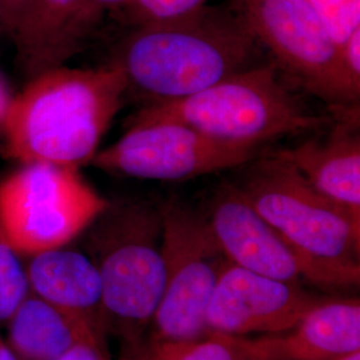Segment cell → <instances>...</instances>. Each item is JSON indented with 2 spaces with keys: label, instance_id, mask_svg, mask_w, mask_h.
<instances>
[{
  "label": "cell",
  "instance_id": "6da1fadb",
  "mask_svg": "<svg viewBox=\"0 0 360 360\" xmlns=\"http://www.w3.org/2000/svg\"><path fill=\"white\" fill-rule=\"evenodd\" d=\"M129 89L115 65H60L39 74L8 105L3 123L7 155L22 165H90Z\"/></svg>",
  "mask_w": 360,
  "mask_h": 360
},
{
  "label": "cell",
  "instance_id": "7a4b0ae2",
  "mask_svg": "<svg viewBox=\"0 0 360 360\" xmlns=\"http://www.w3.org/2000/svg\"><path fill=\"white\" fill-rule=\"evenodd\" d=\"M117 65L154 102L186 98L262 62L263 49L230 8L205 7L190 18L131 26Z\"/></svg>",
  "mask_w": 360,
  "mask_h": 360
},
{
  "label": "cell",
  "instance_id": "3957f363",
  "mask_svg": "<svg viewBox=\"0 0 360 360\" xmlns=\"http://www.w3.org/2000/svg\"><path fill=\"white\" fill-rule=\"evenodd\" d=\"M156 122H175L220 142L260 147L283 136L318 131L331 119L311 112L285 90L270 62L190 96L153 102L129 126Z\"/></svg>",
  "mask_w": 360,
  "mask_h": 360
},
{
  "label": "cell",
  "instance_id": "277c9868",
  "mask_svg": "<svg viewBox=\"0 0 360 360\" xmlns=\"http://www.w3.org/2000/svg\"><path fill=\"white\" fill-rule=\"evenodd\" d=\"M89 243L103 290L105 327L136 334L150 326L165 292L159 208L144 202H110L94 220Z\"/></svg>",
  "mask_w": 360,
  "mask_h": 360
},
{
  "label": "cell",
  "instance_id": "5b68a950",
  "mask_svg": "<svg viewBox=\"0 0 360 360\" xmlns=\"http://www.w3.org/2000/svg\"><path fill=\"white\" fill-rule=\"evenodd\" d=\"M243 167L236 186L296 250L323 262L360 266V219L324 198L274 153L260 154Z\"/></svg>",
  "mask_w": 360,
  "mask_h": 360
},
{
  "label": "cell",
  "instance_id": "8992f818",
  "mask_svg": "<svg viewBox=\"0 0 360 360\" xmlns=\"http://www.w3.org/2000/svg\"><path fill=\"white\" fill-rule=\"evenodd\" d=\"M229 8L270 52L276 70L334 111L358 107L360 91L351 84L340 49L312 0H229Z\"/></svg>",
  "mask_w": 360,
  "mask_h": 360
},
{
  "label": "cell",
  "instance_id": "52a82bcc",
  "mask_svg": "<svg viewBox=\"0 0 360 360\" xmlns=\"http://www.w3.org/2000/svg\"><path fill=\"white\" fill-rule=\"evenodd\" d=\"M110 205L79 168L28 163L0 183V227L19 255L65 247Z\"/></svg>",
  "mask_w": 360,
  "mask_h": 360
},
{
  "label": "cell",
  "instance_id": "ba28073f",
  "mask_svg": "<svg viewBox=\"0 0 360 360\" xmlns=\"http://www.w3.org/2000/svg\"><path fill=\"white\" fill-rule=\"evenodd\" d=\"M165 292L150 326L154 342H184L208 335L206 312L227 263L207 219L179 200L159 208Z\"/></svg>",
  "mask_w": 360,
  "mask_h": 360
},
{
  "label": "cell",
  "instance_id": "9c48e42d",
  "mask_svg": "<svg viewBox=\"0 0 360 360\" xmlns=\"http://www.w3.org/2000/svg\"><path fill=\"white\" fill-rule=\"evenodd\" d=\"M206 219L224 257L235 266L297 285L307 282L324 290L359 285L360 266L328 263L300 252L260 217L233 183L219 186Z\"/></svg>",
  "mask_w": 360,
  "mask_h": 360
},
{
  "label": "cell",
  "instance_id": "30bf717a",
  "mask_svg": "<svg viewBox=\"0 0 360 360\" xmlns=\"http://www.w3.org/2000/svg\"><path fill=\"white\" fill-rule=\"evenodd\" d=\"M259 155L260 147L220 142L175 122H156L129 126L90 165L129 178L176 181L242 167Z\"/></svg>",
  "mask_w": 360,
  "mask_h": 360
},
{
  "label": "cell",
  "instance_id": "8fae6325",
  "mask_svg": "<svg viewBox=\"0 0 360 360\" xmlns=\"http://www.w3.org/2000/svg\"><path fill=\"white\" fill-rule=\"evenodd\" d=\"M324 299L302 285L259 275L227 260L207 307L208 334H278L295 326Z\"/></svg>",
  "mask_w": 360,
  "mask_h": 360
},
{
  "label": "cell",
  "instance_id": "7c38bea8",
  "mask_svg": "<svg viewBox=\"0 0 360 360\" xmlns=\"http://www.w3.org/2000/svg\"><path fill=\"white\" fill-rule=\"evenodd\" d=\"M252 360H339L360 351L358 297L328 299L278 334L227 336Z\"/></svg>",
  "mask_w": 360,
  "mask_h": 360
},
{
  "label": "cell",
  "instance_id": "4fadbf2b",
  "mask_svg": "<svg viewBox=\"0 0 360 360\" xmlns=\"http://www.w3.org/2000/svg\"><path fill=\"white\" fill-rule=\"evenodd\" d=\"M98 22L86 0H32L13 31L22 71L32 79L65 65Z\"/></svg>",
  "mask_w": 360,
  "mask_h": 360
},
{
  "label": "cell",
  "instance_id": "5bb4252c",
  "mask_svg": "<svg viewBox=\"0 0 360 360\" xmlns=\"http://www.w3.org/2000/svg\"><path fill=\"white\" fill-rule=\"evenodd\" d=\"M355 123L354 111L343 114L327 136L274 154L291 163L324 198L360 219V141Z\"/></svg>",
  "mask_w": 360,
  "mask_h": 360
},
{
  "label": "cell",
  "instance_id": "9a60e30c",
  "mask_svg": "<svg viewBox=\"0 0 360 360\" xmlns=\"http://www.w3.org/2000/svg\"><path fill=\"white\" fill-rule=\"evenodd\" d=\"M30 292L90 323L105 328L102 278L90 257L65 247L32 255L26 267Z\"/></svg>",
  "mask_w": 360,
  "mask_h": 360
},
{
  "label": "cell",
  "instance_id": "2e32d148",
  "mask_svg": "<svg viewBox=\"0 0 360 360\" xmlns=\"http://www.w3.org/2000/svg\"><path fill=\"white\" fill-rule=\"evenodd\" d=\"M8 322V343L18 360H55L79 345H101L90 323L30 292Z\"/></svg>",
  "mask_w": 360,
  "mask_h": 360
},
{
  "label": "cell",
  "instance_id": "e0dca14e",
  "mask_svg": "<svg viewBox=\"0 0 360 360\" xmlns=\"http://www.w3.org/2000/svg\"><path fill=\"white\" fill-rule=\"evenodd\" d=\"M151 360H252L230 338L210 334L184 342H154L150 349Z\"/></svg>",
  "mask_w": 360,
  "mask_h": 360
},
{
  "label": "cell",
  "instance_id": "ac0fdd59",
  "mask_svg": "<svg viewBox=\"0 0 360 360\" xmlns=\"http://www.w3.org/2000/svg\"><path fill=\"white\" fill-rule=\"evenodd\" d=\"M28 295L26 267L0 227V323L7 322Z\"/></svg>",
  "mask_w": 360,
  "mask_h": 360
},
{
  "label": "cell",
  "instance_id": "d6986e66",
  "mask_svg": "<svg viewBox=\"0 0 360 360\" xmlns=\"http://www.w3.org/2000/svg\"><path fill=\"white\" fill-rule=\"evenodd\" d=\"M208 0H129L122 8L129 26L165 23L190 18L207 7Z\"/></svg>",
  "mask_w": 360,
  "mask_h": 360
},
{
  "label": "cell",
  "instance_id": "ffe728a7",
  "mask_svg": "<svg viewBox=\"0 0 360 360\" xmlns=\"http://www.w3.org/2000/svg\"><path fill=\"white\" fill-rule=\"evenodd\" d=\"M312 3L339 49L360 30V0H312Z\"/></svg>",
  "mask_w": 360,
  "mask_h": 360
},
{
  "label": "cell",
  "instance_id": "44dd1931",
  "mask_svg": "<svg viewBox=\"0 0 360 360\" xmlns=\"http://www.w3.org/2000/svg\"><path fill=\"white\" fill-rule=\"evenodd\" d=\"M340 58L351 84L360 91V30L340 46Z\"/></svg>",
  "mask_w": 360,
  "mask_h": 360
},
{
  "label": "cell",
  "instance_id": "7402d4cb",
  "mask_svg": "<svg viewBox=\"0 0 360 360\" xmlns=\"http://www.w3.org/2000/svg\"><path fill=\"white\" fill-rule=\"evenodd\" d=\"M31 1L32 0H0V16L11 32L26 13Z\"/></svg>",
  "mask_w": 360,
  "mask_h": 360
},
{
  "label": "cell",
  "instance_id": "603a6c76",
  "mask_svg": "<svg viewBox=\"0 0 360 360\" xmlns=\"http://www.w3.org/2000/svg\"><path fill=\"white\" fill-rule=\"evenodd\" d=\"M55 360H108L104 355L101 345H79L77 347L70 349L67 354Z\"/></svg>",
  "mask_w": 360,
  "mask_h": 360
},
{
  "label": "cell",
  "instance_id": "cb8c5ba5",
  "mask_svg": "<svg viewBox=\"0 0 360 360\" xmlns=\"http://www.w3.org/2000/svg\"><path fill=\"white\" fill-rule=\"evenodd\" d=\"M91 13L98 19H101L102 13L107 10H122L129 0H86Z\"/></svg>",
  "mask_w": 360,
  "mask_h": 360
},
{
  "label": "cell",
  "instance_id": "d4e9b609",
  "mask_svg": "<svg viewBox=\"0 0 360 360\" xmlns=\"http://www.w3.org/2000/svg\"><path fill=\"white\" fill-rule=\"evenodd\" d=\"M10 102L11 101L8 99V95H7V92H6L1 82H0V126H3V123H4V119H6V114H7Z\"/></svg>",
  "mask_w": 360,
  "mask_h": 360
},
{
  "label": "cell",
  "instance_id": "484cf974",
  "mask_svg": "<svg viewBox=\"0 0 360 360\" xmlns=\"http://www.w3.org/2000/svg\"><path fill=\"white\" fill-rule=\"evenodd\" d=\"M0 360H18L13 351L0 339Z\"/></svg>",
  "mask_w": 360,
  "mask_h": 360
},
{
  "label": "cell",
  "instance_id": "4316f807",
  "mask_svg": "<svg viewBox=\"0 0 360 360\" xmlns=\"http://www.w3.org/2000/svg\"><path fill=\"white\" fill-rule=\"evenodd\" d=\"M339 360H360V351H358V352H354V354H351V355L345 356V358H342V359Z\"/></svg>",
  "mask_w": 360,
  "mask_h": 360
}]
</instances>
